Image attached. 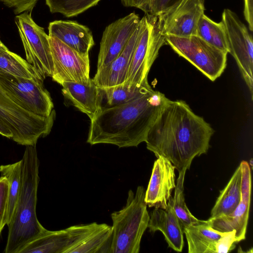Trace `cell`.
<instances>
[{
	"instance_id": "1",
	"label": "cell",
	"mask_w": 253,
	"mask_h": 253,
	"mask_svg": "<svg viewBox=\"0 0 253 253\" xmlns=\"http://www.w3.org/2000/svg\"><path fill=\"white\" fill-rule=\"evenodd\" d=\"M214 133L211 125L183 100L168 101L150 127L145 142L157 157L169 160L178 172L207 153Z\"/></svg>"
},
{
	"instance_id": "2",
	"label": "cell",
	"mask_w": 253,
	"mask_h": 253,
	"mask_svg": "<svg viewBox=\"0 0 253 253\" xmlns=\"http://www.w3.org/2000/svg\"><path fill=\"white\" fill-rule=\"evenodd\" d=\"M153 90L129 102L100 110L90 120L87 142L110 144L119 148L137 147L168 101Z\"/></svg>"
},
{
	"instance_id": "3",
	"label": "cell",
	"mask_w": 253,
	"mask_h": 253,
	"mask_svg": "<svg viewBox=\"0 0 253 253\" xmlns=\"http://www.w3.org/2000/svg\"><path fill=\"white\" fill-rule=\"evenodd\" d=\"M21 162V187L7 225L5 253H18L27 243L47 231L39 221L36 213L40 162L36 145L26 146Z\"/></svg>"
},
{
	"instance_id": "4",
	"label": "cell",
	"mask_w": 253,
	"mask_h": 253,
	"mask_svg": "<svg viewBox=\"0 0 253 253\" xmlns=\"http://www.w3.org/2000/svg\"><path fill=\"white\" fill-rule=\"evenodd\" d=\"M145 189L130 190L126 205L111 214L113 225L111 253H138L142 237L147 229L149 214L145 202Z\"/></svg>"
},
{
	"instance_id": "5",
	"label": "cell",
	"mask_w": 253,
	"mask_h": 253,
	"mask_svg": "<svg viewBox=\"0 0 253 253\" xmlns=\"http://www.w3.org/2000/svg\"><path fill=\"white\" fill-rule=\"evenodd\" d=\"M55 118L54 110L48 117L31 113L16 104L0 85V119L11 130L17 144L36 145L38 139L51 130Z\"/></svg>"
},
{
	"instance_id": "6",
	"label": "cell",
	"mask_w": 253,
	"mask_h": 253,
	"mask_svg": "<svg viewBox=\"0 0 253 253\" xmlns=\"http://www.w3.org/2000/svg\"><path fill=\"white\" fill-rule=\"evenodd\" d=\"M166 44L158 15L140 19V32L126 81L129 87L148 83V75L161 47Z\"/></svg>"
},
{
	"instance_id": "7",
	"label": "cell",
	"mask_w": 253,
	"mask_h": 253,
	"mask_svg": "<svg viewBox=\"0 0 253 253\" xmlns=\"http://www.w3.org/2000/svg\"><path fill=\"white\" fill-rule=\"evenodd\" d=\"M166 42L211 81L219 77L226 68L228 53L197 35L186 37L167 36Z\"/></svg>"
},
{
	"instance_id": "8",
	"label": "cell",
	"mask_w": 253,
	"mask_h": 253,
	"mask_svg": "<svg viewBox=\"0 0 253 253\" xmlns=\"http://www.w3.org/2000/svg\"><path fill=\"white\" fill-rule=\"evenodd\" d=\"M15 23L25 52L26 61L43 80L51 77L53 64L49 36L44 29L33 19L31 12H25L15 17Z\"/></svg>"
},
{
	"instance_id": "9",
	"label": "cell",
	"mask_w": 253,
	"mask_h": 253,
	"mask_svg": "<svg viewBox=\"0 0 253 253\" xmlns=\"http://www.w3.org/2000/svg\"><path fill=\"white\" fill-rule=\"evenodd\" d=\"M43 81L0 75V85L16 104L35 114L48 117L54 110V105Z\"/></svg>"
},
{
	"instance_id": "10",
	"label": "cell",
	"mask_w": 253,
	"mask_h": 253,
	"mask_svg": "<svg viewBox=\"0 0 253 253\" xmlns=\"http://www.w3.org/2000/svg\"><path fill=\"white\" fill-rule=\"evenodd\" d=\"M228 38L229 53L235 58L253 97V42L252 34L236 13L223 10L222 20Z\"/></svg>"
},
{
	"instance_id": "11",
	"label": "cell",
	"mask_w": 253,
	"mask_h": 253,
	"mask_svg": "<svg viewBox=\"0 0 253 253\" xmlns=\"http://www.w3.org/2000/svg\"><path fill=\"white\" fill-rule=\"evenodd\" d=\"M53 60L52 80L60 85L64 82L89 84V53H82L67 46L57 39L49 36Z\"/></svg>"
},
{
	"instance_id": "12",
	"label": "cell",
	"mask_w": 253,
	"mask_h": 253,
	"mask_svg": "<svg viewBox=\"0 0 253 253\" xmlns=\"http://www.w3.org/2000/svg\"><path fill=\"white\" fill-rule=\"evenodd\" d=\"M204 11L205 0H176L158 16L166 36L186 37L196 35Z\"/></svg>"
},
{
	"instance_id": "13",
	"label": "cell",
	"mask_w": 253,
	"mask_h": 253,
	"mask_svg": "<svg viewBox=\"0 0 253 253\" xmlns=\"http://www.w3.org/2000/svg\"><path fill=\"white\" fill-rule=\"evenodd\" d=\"M96 222L47 231L24 246L18 253H67L98 225Z\"/></svg>"
},
{
	"instance_id": "14",
	"label": "cell",
	"mask_w": 253,
	"mask_h": 253,
	"mask_svg": "<svg viewBox=\"0 0 253 253\" xmlns=\"http://www.w3.org/2000/svg\"><path fill=\"white\" fill-rule=\"evenodd\" d=\"M140 21L139 15L133 12L106 27L100 43L97 70L111 63L121 53Z\"/></svg>"
},
{
	"instance_id": "15",
	"label": "cell",
	"mask_w": 253,
	"mask_h": 253,
	"mask_svg": "<svg viewBox=\"0 0 253 253\" xmlns=\"http://www.w3.org/2000/svg\"><path fill=\"white\" fill-rule=\"evenodd\" d=\"M157 158L145 191V202L149 207L165 209L175 187V169L167 158L161 156Z\"/></svg>"
},
{
	"instance_id": "16",
	"label": "cell",
	"mask_w": 253,
	"mask_h": 253,
	"mask_svg": "<svg viewBox=\"0 0 253 253\" xmlns=\"http://www.w3.org/2000/svg\"><path fill=\"white\" fill-rule=\"evenodd\" d=\"M139 32L140 23L121 53L111 63L97 70L92 79L98 87L112 86L122 84L126 81Z\"/></svg>"
},
{
	"instance_id": "17",
	"label": "cell",
	"mask_w": 253,
	"mask_h": 253,
	"mask_svg": "<svg viewBox=\"0 0 253 253\" xmlns=\"http://www.w3.org/2000/svg\"><path fill=\"white\" fill-rule=\"evenodd\" d=\"M48 36L54 37L82 53H89L94 45L92 33L85 25L71 20H55L49 23Z\"/></svg>"
},
{
	"instance_id": "18",
	"label": "cell",
	"mask_w": 253,
	"mask_h": 253,
	"mask_svg": "<svg viewBox=\"0 0 253 253\" xmlns=\"http://www.w3.org/2000/svg\"><path fill=\"white\" fill-rule=\"evenodd\" d=\"M148 227L151 233L161 231L169 247L176 252H182L183 232L173 209L171 197L165 209L155 208L151 212Z\"/></svg>"
},
{
	"instance_id": "19",
	"label": "cell",
	"mask_w": 253,
	"mask_h": 253,
	"mask_svg": "<svg viewBox=\"0 0 253 253\" xmlns=\"http://www.w3.org/2000/svg\"><path fill=\"white\" fill-rule=\"evenodd\" d=\"M62 92L64 96L91 120L100 111L98 87L92 79L87 84L64 82Z\"/></svg>"
},
{
	"instance_id": "20",
	"label": "cell",
	"mask_w": 253,
	"mask_h": 253,
	"mask_svg": "<svg viewBox=\"0 0 253 253\" xmlns=\"http://www.w3.org/2000/svg\"><path fill=\"white\" fill-rule=\"evenodd\" d=\"M152 90L148 83L131 87L124 82L112 86L98 87L100 110L129 102Z\"/></svg>"
},
{
	"instance_id": "21",
	"label": "cell",
	"mask_w": 253,
	"mask_h": 253,
	"mask_svg": "<svg viewBox=\"0 0 253 253\" xmlns=\"http://www.w3.org/2000/svg\"><path fill=\"white\" fill-rule=\"evenodd\" d=\"M182 230L187 239L189 253H215L216 242L226 233L213 229L207 220L183 228Z\"/></svg>"
},
{
	"instance_id": "22",
	"label": "cell",
	"mask_w": 253,
	"mask_h": 253,
	"mask_svg": "<svg viewBox=\"0 0 253 253\" xmlns=\"http://www.w3.org/2000/svg\"><path fill=\"white\" fill-rule=\"evenodd\" d=\"M250 207V204L241 201L232 212L210 217L207 223L213 229L221 232L235 230L236 242H239L246 238Z\"/></svg>"
},
{
	"instance_id": "23",
	"label": "cell",
	"mask_w": 253,
	"mask_h": 253,
	"mask_svg": "<svg viewBox=\"0 0 253 253\" xmlns=\"http://www.w3.org/2000/svg\"><path fill=\"white\" fill-rule=\"evenodd\" d=\"M112 226L105 223L97 227L67 253H111Z\"/></svg>"
},
{
	"instance_id": "24",
	"label": "cell",
	"mask_w": 253,
	"mask_h": 253,
	"mask_svg": "<svg viewBox=\"0 0 253 253\" xmlns=\"http://www.w3.org/2000/svg\"><path fill=\"white\" fill-rule=\"evenodd\" d=\"M241 179L240 165L226 186L220 191L211 211V217L228 214L236 209L241 202Z\"/></svg>"
},
{
	"instance_id": "25",
	"label": "cell",
	"mask_w": 253,
	"mask_h": 253,
	"mask_svg": "<svg viewBox=\"0 0 253 253\" xmlns=\"http://www.w3.org/2000/svg\"><path fill=\"white\" fill-rule=\"evenodd\" d=\"M0 75L44 80L26 60L10 51L5 45L0 49Z\"/></svg>"
},
{
	"instance_id": "26",
	"label": "cell",
	"mask_w": 253,
	"mask_h": 253,
	"mask_svg": "<svg viewBox=\"0 0 253 253\" xmlns=\"http://www.w3.org/2000/svg\"><path fill=\"white\" fill-rule=\"evenodd\" d=\"M196 35L221 50L229 53L227 34L222 21L216 22L204 14L199 22Z\"/></svg>"
},
{
	"instance_id": "27",
	"label": "cell",
	"mask_w": 253,
	"mask_h": 253,
	"mask_svg": "<svg viewBox=\"0 0 253 253\" xmlns=\"http://www.w3.org/2000/svg\"><path fill=\"white\" fill-rule=\"evenodd\" d=\"M21 160L12 164L0 166L1 176L9 182V192L6 212V225L13 215L18 199L21 187Z\"/></svg>"
},
{
	"instance_id": "28",
	"label": "cell",
	"mask_w": 253,
	"mask_h": 253,
	"mask_svg": "<svg viewBox=\"0 0 253 253\" xmlns=\"http://www.w3.org/2000/svg\"><path fill=\"white\" fill-rule=\"evenodd\" d=\"M186 171V170L184 169L179 172L174 196L171 197L173 208L182 228L198 224L204 221L199 220L192 215L186 205L184 195V181Z\"/></svg>"
},
{
	"instance_id": "29",
	"label": "cell",
	"mask_w": 253,
	"mask_h": 253,
	"mask_svg": "<svg viewBox=\"0 0 253 253\" xmlns=\"http://www.w3.org/2000/svg\"><path fill=\"white\" fill-rule=\"evenodd\" d=\"M101 0H45L52 13H59L69 18L76 16L96 5Z\"/></svg>"
},
{
	"instance_id": "30",
	"label": "cell",
	"mask_w": 253,
	"mask_h": 253,
	"mask_svg": "<svg viewBox=\"0 0 253 253\" xmlns=\"http://www.w3.org/2000/svg\"><path fill=\"white\" fill-rule=\"evenodd\" d=\"M241 201L250 204L251 194V173L249 163L243 161L241 164Z\"/></svg>"
},
{
	"instance_id": "31",
	"label": "cell",
	"mask_w": 253,
	"mask_h": 253,
	"mask_svg": "<svg viewBox=\"0 0 253 253\" xmlns=\"http://www.w3.org/2000/svg\"><path fill=\"white\" fill-rule=\"evenodd\" d=\"M9 192V182L7 179L0 177V234L6 225V212Z\"/></svg>"
},
{
	"instance_id": "32",
	"label": "cell",
	"mask_w": 253,
	"mask_h": 253,
	"mask_svg": "<svg viewBox=\"0 0 253 253\" xmlns=\"http://www.w3.org/2000/svg\"><path fill=\"white\" fill-rule=\"evenodd\" d=\"M39 0H0L8 7L12 9L16 15L25 12H31Z\"/></svg>"
},
{
	"instance_id": "33",
	"label": "cell",
	"mask_w": 253,
	"mask_h": 253,
	"mask_svg": "<svg viewBox=\"0 0 253 253\" xmlns=\"http://www.w3.org/2000/svg\"><path fill=\"white\" fill-rule=\"evenodd\" d=\"M235 230L226 232L216 242L215 247V253H227L233 250L237 243L235 238Z\"/></svg>"
},
{
	"instance_id": "34",
	"label": "cell",
	"mask_w": 253,
	"mask_h": 253,
	"mask_svg": "<svg viewBox=\"0 0 253 253\" xmlns=\"http://www.w3.org/2000/svg\"><path fill=\"white\" fill-rule=\"evenodd\" d=\"M176 0H149L145 14L158 15Z\"/></svg>"
},
{
	"instance_id": "35",
	"label": "cell",
	"mask_w": 253,
	"mask_h": 253,
	"mask_svg": "<svg viewBox=\"0 0 253 253\" xmlns=\"http://www.w3.org/2000/svg\"><path fill=\"white\" fill-rule=\"evenodd\" d=\"M244 15L251 32L253 31V0H244Z\"/></svg>"
},
{
	"instance_id": "36",
	"label": "cell",
	"mask_w": 253,
	"mask_h": 253,
	"mask_svg": "<svg viewBox=\"0 0 253 253\" xmlns=\"http://www.w3.org/2000/svg\"><path fill=\"white\" fill-rule=\"evenodd\" d=\"M0 134L9 139H12V133L6 125L0 119Z\"/></svg>"
},
{
	"instance_id": "37",
	"label": "cell",
	"mask_w": 253,
	"mask_h": 253,
	"mask_svg": "<svg viewBox=\"0 0 253 253\" xmlns=\"http://www.w3.org/2000/svg\"><path fill=\"white\" fill-rule=\"evenodd\" d=\"M122 4L125 7L137 8L138 0H121Z\"/></svg>"
},
{
	"instance_id": "38",
	"label": "cell",
	"mask_w": 253,
	"mask_h": 253,
	"mask_svg": "<svg viewBox=\"0 0 253 253\" xmlns=\"http://www.w3.org/2000/svg\"><path fill=\"white\" fill-rule=\"evenodd\" d=\"M4 46H5V45L1 42V41L0 40V49L2 47H4Z\"/></svg>"
}]
</instances>
